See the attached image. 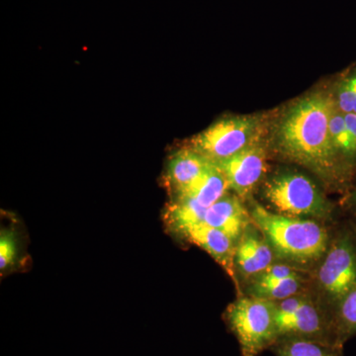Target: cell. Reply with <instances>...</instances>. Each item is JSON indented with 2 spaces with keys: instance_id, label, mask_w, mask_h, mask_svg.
<instances>
[{
  "instance_id": "16",
  "label": "cell",
  "mask_w": 356,
  "mask_h": 356,
  "mask_svg": "<svg viewBox=\"0 0 356 356\" xmlns=\"http://www.w3.org/2000/svg\"><path fill=\"white\" fill-rule=\"evenodd\" d=\"M337 307L332 322L334 339L339 346L356 336V285Z\"/></svg>"
},
{
  "instance_id": "20",
  "label": "cell",
  "mask_w": 356,
  "mask_h": 356,
  "mask_svg": "<svg viewBox=\"0 0 356 356\" xmlns=\"http://www.w3.org/2000/svg\"><path fill=\"white\" fill-rule=\"evenodd\" d=\"M337 104L343 113H351L355 107V79L353 74L341 79L337 88Z\"/></svg>"
},
{
  "instance_id": "25",
  "label": "cell",
  "mask_w": 356,
  "mask_h": 356,
  "mask_svg": "<svg viewBox=\"0 0 356 356\" xmlns=\"http://www.w3.org/2000/svg\"><path fill=\"white\" fill-rule=\"evenodd\" d=\"M353 205H355V208H356V191H355V193H353Z\"/></svg>"
},
{
  "instance_id": "4",
  "label": "cell",
  "mask_w": 356,
  "mask_h": 356,
  "mask_svg": "<svg viewBox=\"0 0 356 356\" xmlns=\"http://www.w3.org/2000/svg\"><path fill=\"white\" fill-rule=\"evenodd\" d=\"M264 198L281 215L322 218L330 214V204L310 178L295 172H281L267 180Z\"/></svg>"
},
{
  "instance_id": "24",
  "label": "cell",
  "mask_w": 356,
  "mask_h": 356,
  "mask_svg": "<svg viewBox=\"0 0 356 356\" xmlns=\"http://www.w3.org/2000/svg\"><path fill=\"white\" fill-rule=\"evenodd\" d=\"M353 79H355V107H353V112L356 114V69L353 72Z\"/></svg>"
},
{
  "instance_id": "1",
  "label": "cell",
  "mask_w": 356,
  "mask_h": 356,
  "mask_svg": "<svg viewBox=\"0 0 356 356\" xmlns=\"http://www.w3.org/2000/svg\"><path fill=\"white\" fill-rule=\"evenodd\" d=\"M336 102L331 95L315 93L288 110L278 125L276 142L281 153L293 161L330 177L339 168L330 122Z\"/></svg>"
},
{
  "instance_id": "12",
  "label": "cell",
  "mask_w": 356,
  "mask_h": 356,
  "mask_svg": "<svg viewBox=\"0 0 356 356\" xmlns=\"http://www.w3.org/2000/svg\"><path fill=\"white\" fill-rule=\"evenodd\" d=\"M186 240L208 252L235 280L236 252L238 243L220 229L208 226L205 222L189 232Z\"/></svg>"
},
{
  "instance_id": "18",
  "label": "cell",
  "mask_w": 356,
  "mask_h": 356,
  "mask_svg": "<svg viewBox=\"0 0 356 356\" xmlns=\"http://www.w3.org/2000/svg\"><path fill=\"white\" fill-rule=\"evenodd\" d=\"M330 132L332 144L337 151V153L343 156L344 158L350 159V135H348V127H346L344 113L341 110L334 109L330 122Z\"/></svg>"
},
{
  "instance_id": "5",
  "label": "cell",
  "mask_w": 356,
  "mask_h": 356,
  "mask_svg": "<svg viewBox=\"0 0 356 356\" xmlns=\"http://www.w3.org/2000/svg\"><path fill=\"white\" fill-rule=\"evenodd\" d=\"M259 133L261 123L257 117H229L192 138L188 147L216 163L257 144Z\"/></svg>"
},
{
  "instance_id": "10",
  "label": "cell",
  "mask_w": 356,
  "mask_h": 356,
  "mask_svg": "<svg viewBox=\"0 0 356 356\" xmlns=\"http://www.w3.org/2000/svg\"><path fill=\"white\" fill-rule=\"evenodd\" d=\"M236 269L245 277L261 275L273 266V250L261 229L248 226L236 245Z\"/></svg>"
},
{
  "instance_id": "6",
  "label": "cell",
  "mask_w": 356,
  "mask_h": 356,
  "mask_svg": "<svg viewBox=\"0 0 356 356\" xmlns=\"http://www.w3.org/2000/svg\"><path fill=\"white\" fill-rule=\"evenodd\" d=\"M318 282L334 305H339L356 285V243L344 233L327 252L318 270Z\"/></svg>"
},
{
  "instance_id": "14",
  "label": "cell",
  "mask_w": 356,
  "mask_h": 356,
  "mask_svg": "<svg viewBox=\"0 0 356 356\" xmlns=\"http://www.w3.org/2000/svg\"><path fill=\"white\" fill-rule=\"evenodd\" d=\"M228 189H229V185L226 175L216 163L211 161L210 165L197 181L180 197L193 199L208 209L222 196L226 195Z\"/></svg>"
},
{
  "instance_id": "13",
  "label": "cell",
  "mask_w": 356,
  "mask_h": 356,
  "mask_svg": "<svg viewBox=\"0 0 356 356\" xmlns=\"http://www.w3.org/2000/svg\"><path fill=\"white\" fill-rule=\"evenodd\" d=\"M207 208L193 199L180 197L172 199L163 214L166 228L175 235L186 238L191 229L203 224Z\"/></svg>"
},
{
  "instance_id": "2",
  "label": "cell",
  "mask_w": 356,
  "mask_h": 356,
  "mask_svg": "<svg viewBox=\"0 0 356 356\" xmlns=\"http://www.w3.org/2000/svg\"><path fill=\"white\" fill-rule=\"evenodd\" d=\"M250 216L273 252L282 259L305 264L327 254V231L314 220L275 214L259 204Z\"/></svg>"
},
{
  "instance_id": "22",
  "label": "cell",
  "mask_w": 356,
  "mask_h": 356,
  "mask_svg": "<svg viewBox=\"0 0 356 356\" xmlns=\"http://www.w3.org/2000/svg\"><path fill=\"white\" fill-rule=\"evenodd\" d=\"M306 299L302 297L292 296L289 298L282 300L280 303L276 304V314L277 315H287L299 309L305 303Z\"/></svg>"
},
{
  "instance_id": "17",
  "label": "cell",
  "mask_w": 356,
  "mask_h": 356,
  "mask_svg": "<svg viewBox=\"0 0 356 356\" xmlns=\"http://www.w3.org/2000/svg\"><path fill=\"white\" fill-rule=\"evenodd\" d=\"M302 286V280L298 274L284 278V280L273 281V282L252 283L250 296L268 300V301H282V300L294 296Z\"/></svg>"
},
{
  "instance_id": "23",
  "label": "cell",
  "mask_w": 356,
  "mask_h": 356,
  "mask_svg": "<svg viewBox=\"0 0 356 356\" xmlns=\"http://www.w3.org/2000/svg\"><path fill=\"white\" fill-rule=\"evenodd\" d=\"M344 119L350 135V159L353 161L356 159V114L355 112L344 114Z\"/></svg>"
},
{
  "instance_id": "9",
  "label": "cell",
  "mask_w": 356,
  "mask_h": 356,
  "mask_svg": "<svg viewBox=\"0 0 356 356\" xmlns=\"http://www.w3.org/2000/svg\"><path fill=\"white\" fill-rule=\"evenodd\" d=\"M211 161L187 147L168 159L165 184L172 199L180 197L195 184L210 165Z\"/></svg>"
},
{
  "instance_id": "11",
  "label": "cell",
  "mask_w": 356,
  "mask_h": 356,
  "mask_svg": "<svg viewBox=\"0 0 356 356\" xmlns=\"http://www.w3.org/2000/svg\"><path fill=\"white\" fill-rule=\"evenodd\" d=\"M252 221L238 196L227 193L206 211L204 222L220 229L236 243Z\"/></svg>"
},
{
  "instance_id": "19",
  "label": "cell",
  "mask_w": 356,
  "mask_h": 356,
  "mask_svg": "<svg viewBox=\"0 0 356 356\" xmlns=\"http://www.w3.org/2000/svg\"><path fill=\"white\" fill-rule=\"evenodd\" d=\"M17 243L13 229H2L0 234V269L2 273L15 264Z\"/></svg>"
},
{
  "instance_id": "8",
  "label": "cell",
  "mask_w": 356,
  "mask_h": 356,
  "mask_svg": "<svg viewBox=\"0 0 356 356\" xmlns=\"http://www.w3.org/2000/svg\"><path fill=\"white\" fill-rule=\"evenodd\" d=\"M276 324L278 339L281 337H306L339 346L336 343L332 325L327 324L317 307L307 300L303 305L291 314H276Z\"/></svg>"
},
{
  "instance_id": "3",
  "label": "cell",
  "mask_w": 356,
  "mask_h": 356,
  "mask_svg": "<svg viewBox=\"0 0 356 356\" xmlns=\"http://www.w3.org/2000/svg\"><path fill=\"white\" fill-rule=\"evenodd\" d=\"M226 322L240 344L242 356H259L278 339L276 304L242 297L227 308Z\"/></svg>"
},
{
  "instance_id": "21",
  "label": "cell",
  "mask_w": 356,
  "mask_h": 356,
  "mask_svg": "<svg viewBox=\"0 0 356 356\" xmlns=\"http://www.w3.org/2000/svg\"><path fill=\"white\" fill-rule=\"evenodd\" d=\"M296 274L292 270L291 267L284 266V264H275V266H269L268 268L257 276L255 281L259 282H273V281L284 280V278L290 277V276Z\"/></svg>"
},
{
  "instance_id": "15",
  "label": "cell",
  "mask_w": 356,
  "mask_h": 356,
  "mask_svg": "<svg viewBox=\"0 0 356 356\" xmlns=\"http://www.w3.org/2000/svg\"><path fill=\"white\" fill-rule=\"evenodd\" d=\"M271 348L277 356H343V346L300 337H281Z\"/></svg>"
},
{
  "instance_id": "7",
  "label": "cell",
  "mask_w": 356,
  "mask_h": 356,
  "mask_svg": "<svg viewBox=\"0 0 356 356\" xmlns=\"http://www.w3.org/2000/svg\"><path fill=\"white\" fill-rule=\"evenodd\" d=\"M216 165L226 175L229 189L247 198L266 172V156L264 147L255 144Z\"/></svg>"
}]
</instances>
